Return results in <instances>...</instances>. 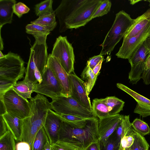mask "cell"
Listing matches in <instances>:
<instances>
[{"label":"cell","mask_w":150,"mask_h":150,"mask_svg":"<svg viewBox=\"0 0 150 150\" xmlns=\"http://www.w3.org/2000/svg\"><path fill=\"white\" fill-rule=\"evenodd\" d=\"M120 141L116 136L114 132L108 138L105 144L100 146V150H119Z\"/></svg>","instance_id":"33"},{"label":"cell","mask_w":150,"mask_h":150,"mask_svg":"<svg viewBox=\"0 0 150 150\" xmlns=\"http://www.w3.org/2000/svg\"><path fill=\"white\" fill-rule=\"evenodd\" d=\"M122 115L119 114L99 119L98 131L100 146H104L117 127Z\"/></svg>","instance_id":"14"},{"label":"cell","mask_w":150,"mask_h":150,"mask_svg":"<svg viewBox=\"0 0 150 150\" xmlns=\"http://www.w3.org/2000/svg\"><path fill=\"white\" fill-rule=\"evenodd\" d=\"M84 150H100L99 139L91 143Z\"/></svg>","instance_id":"43"},{"label":"cell","mask_w":150,"mask_h":150,"mask_svg":"<svg viewBox=\"0 0 150 150\" xmlns=\"http://www.w3.org/2000/svg\"><path fill=\"white\" fill-rule=\"evenodd\" d=\"M116 86L118 88L130 96L137 102L134 111V113L139 114L143 117L150 116V100L122 84L118 83Z\"/></svg>","instance_id":"17"},{"label":"cell","mask_w":150,"mask_h":150,"mask_svg":"<svg viewBox=\"0 0 150 150\" xmlns=\"http://www.w3.org/2000/svg\"><path fill=\"white\" fill-rule=\"evenodd\" d=\"M16 141H21L23 120L7 112L2 115Z\"/></svg>","instance_id":"19"},{"label":"cell","mask_w":150,"mask_h":150,"mask_svg":"<svg viewBox=\"0 0 150 150\" xmlns=\"http://www.w3.org/2000/svg\"><path fill=\"white\" fill-rule=\"evenodd\" d=\"M16 83L7 80L0 79V97L12 87Z\"/></svg>","instance_id":"38"},{"label":"cell","mask_w":150,"mask_h":150,"mask_svg":"<svg viewBox=\"0 0 150 150\" xmlns=\"http://www.w3.org/2000/svg\"><path fill=\"white\" fill-rule=\"evenodd\" d=\"M62 121L57 113L49 109L47 111L44 127L51 145L57 143Z\"/></svg>","instance_id":"16"},{"label":"cell","mask_w":150,"mask_h":150,"mask_svg":"<svg viewBox=\"0 0 150 150\" xmlns=\"http://www.w3.org/2000/svg\"><path fill=\"white\" fill-rule=\"evenodd\" d=\"M129 115H122L120 122L114 132L121 141L122 138L126 135L132 128Z\"/></svg>","instance_id":"24"},{"label":"cell","mask_w":150,"mask_h":150,"mask_svg":"<svg viewBox=\"0 0 150 150\" xmlns=\"http://www.w3.org/2000/svg\"><path fill=\"white\" fill-rule=\"evenodd\" d=\"M62 90L60 83L47 64L42 75V81L34 85L33 92L45 95L53 100L62 96Z\"/></svg>","instance_id":"10"},{"label":"cell","mask_w":150,"mask_h":150,"mask_svg":"<svg viewBox=\"0 0 150 150\" xmlns=\"http://www.w3.org/2000/svg\"><path fill=\"white\" fill-rule=\"evenodd\" d=\"M50 109L59 114L73 115L85 118L96 117L91 112L80 104L71 96H60L50 103Z\"/></svg>","instance_id":"6"},{"label":"cell","mask_w":150,"mask_h":150,"mask_svg":"<svg viewBox=\"0 0 150 150\" xmlns=\"http://www.w3.org/2000/svg\"><path fill=\"white\" fill-rule=\"evenodd\" d=\"M150 35V22L142 31L132 37L123 38L119 51L116 54L118 58L128 59L134 51Z\"/></svg>","instance_id":"12"},{"label":"cell","mask_w":150,"mask_h":150,"mask_svg":"<svg viewBox=\"0 0 150 150\" xmlns=\"http://www.w3.org/2000/svg\"><path fill=\"white\" fill-rule=\"evenodd\" d=\"M35 84L30 81L24 79L22 81L17 82L12 88L19 95L27 100L32 98L31 95L33 92Z\"/></svg>","instance_id":"21"},{"label":"cell","mask_w":150,"mask_h":150,"mask_svg":"<svg viewBox=\"0 0 150 150\" xmlns=\"http://www.w3.org/2000/svg\"><path fill=\"white\" fill-rule=\"evenodd\" d=\"M134 140L129 150H147L149 145L145 138L135 130L134 134Z\"/></svg>","instance_id":"29"},{"label":"cell","mask_w":150,"mask_h":150,"mask_svg":"<svg viewBox=\"0 0 150 150\" xmlns=\"http://www.w3.org/2000/svg\"><path fill=\"white\" fill-rule=\"evenodd\" d=\"M133 128L142 136H144L150 133V128L146 122L136 118L131 123Z\"/></svg>","instance_id":"32"},{"label":"cell","mask_w":150,"mask_h":150,"mask_svg":"<svg viewBox=\"0 0 150 150\" xmlns=\"http://www.w3.org/2000/svg\"><path fill=\"white\" fill-rule=\"evenodd\" d=\"M134 19L123 10L116 14L115 20L111 28L107 34L103 42L99 55L108 54L113 51L115 46L123 38L133 24Z\"/></svg>","instance_id":"4"},{"label":"cell","mask_w":150,"mask_h":150,"mask_svg":"<svg viewBox=\"0 0 150 150\" xmlns=\"http://www.w3.org/2000/svg\"><path fill=\"white\" fill-rule=\"evenodd\" d=\"M51 54L57 59L68 74L74 72V49L66 36L60 35L56 38Z\"/></svg>","instance_id":"8"},{"label":"cell","mask_w":150,"mask_h":150,"mask_svg":"<svg viewBox=\"0 0 150 150\" xmlns=\"http://www.w3.org/2000/svg\"><path fill=\"white\" fill-rule=\"evenodd\" d=\"M47 64L60 83L62 90V96L66 97L71 96V88L69 74L61 66L57 59L51 54L48 57Z\"/></svg>","instance_id":"15"},{"label":"cell","mask_w":150,"mask_h":150,"mask_svg":"<svg viewBox=\"0 0 150 150\" xmlns=\"http://www.w3.org/2000/svg\"><path fill=\"white\" fill-rule=\"evenodd\" d=\"M98 122L97 117L89 118L84 127L78 128L62 121L58 141L69 144L79 150H84L91 143L99 140Z\"/></svg>","instance_id":"2"},{"label":"cell","mask_w":150,"mask_h":150,"mask_svg":"<svg viewBox=\"0 0 150 150\" xmlns=\"http://www.w3.org/2000/svg\"><path fill=\"white\" fill-rule=\"evenodd\" d=\"M112 3L109 0H104L94 13L92 19L97 17L103 16L107 14L110 11Z\"/></svg>","instance_id":"35"},{"label":"cell","mask_w":150,"mask_h":150,"mask_svg":"<svg viewBox=\"0 0 150 150\" xmlns=\"http://www.w3.org/2000/svg\"><path fill=\"white\" fill-rule=\"evenodd\" d=\"M6 112L23 120L30 115L29 102L21 97L12 88L0 97Z\"/></svg>","instance_id":"7"},{"label":"cell","mask_w":150,"mask_h":150,"mask_svg":"<svg viewBox=\"0 0 150 150\" xmlns=\"http://www.w3.org/2000/svg\"><path fill=\"white\" fill-rule=\"evenodd\" d=\"M15 139L9 130L0 137V150H15Z\"/></svg>","instance_id":"28"},{"label":"cell","mask_w":150,"mask_h":150,"mask_svg":"<svg viewBox=\"0 0 150 150\" xmlns=\"http://www.w3.org/2000/svg\"><path fill=\"white\" fill-rule=\"evenodd\" d=\"M43 150H53L49 140H47Z\"/></svg>","instance_id":"46"},{"label":"cell","mask_w":150,"mask_h":150,"mask_svg":"<svg viewBox=\"0 0 150 150\" xmlns=\"http://www.w3.org/2000/svg\"><path fill=\"white\" fill-rule=\"evenodd\" d=\"M9 131L7 125L2 115H0V137Z\"/></svg>","instance_id":"42"},{"label":"cell","mask_w":150,"mask_h":150,"mask_svg":"<svg viewBox=\"0 0 150 150\" xmlns=\"http://www.w3.org/2000/svg\"><path fill=\"white\" fill-rule=\"evenodd\" d=\"M103 0H62L54 11L59 23V31L85 26L92 17Z\"/></svg>","instance_id":"1"},{"label":"cell","mask_w":150,"mask_h":150,"mask_svg":"<svg viewBox=\"0 0 150 150\" xmlns=\"http://www.w3.org/2000/svg\"><path fill=\"white\" fill-rule=\"evenodd\" d=\"M142 79L145 84H150V53L145 62Z\"/></svg>","instance_id":"36"},{"label":"cell","mask_w":150,"mask_h":150,"mask_svg":"<svg viewBox=\"0 0 150 150\" xmlns=\"http://www.w3.org/2000/svg\"><path fill=\"white\" fill-rule=\"evenodd\" d=\"M49 140L44 127L38 131L36 136L33 146V150H43Z\"/></svg>","instance_id":"30"},{"label":"cell","mask_w":150,"mask_h":150,"mask_svg":"<svg viewBox=\"0 0 150 150\" xmlns=\"http://www.w3.org/2000/svg\"><path fill=\"white\" fill-rule=\"evenodd\" d=\"M144 43L146 48L150 53V35L144 41Z\"/></svg>","instance_id":"45"},{"label":"cell","mask_w":150,"mask_h":150,"mask_svg":"<svg viewBox=\"0 0 150 150\" xmlns=\"http://www.w3.org/2000/svg\"><path fill=\"white\" fill-rule=\"evenodd\" d=\"M0 50L1 51V50H3V49L4 46H3V41L2 38L1 37V29H0Z\"/></svg>","instance_id":"47"},{"label":"cell","mask_w":150,"mask_h":150,"mask_svg":"<svg viewBox=\"0 0 150 150\" xmlns=\"http://www.w3.org/2000/svg\"><path fill=\"white\" fill-rule=\"evenodd\" d=\"M103 60H101L92 70L93 72L96 75L98 76L100 74V71L101 68Z\"/></svg>","instance_id":"44"},{"label":"cell","mask_w":150,"mask_h":150,"mask_svg":"<svg viewBox=\"0 0 150 150\" xmlns=\"http://www.w3.org/2000/svg\"><path fill=\"white\" fill-rule=\"evenodd\" d=\"M5 56V55H4L2 52L1 51H0V58H1L4 57Z\"/></svg>","instance_id":"49"},{"label":"cell","mask_w":150,"mask_h":150,"mask_svg":"<svg viewBox=\"0 0 150 150\" xmlns=\"http://www.w3.org/2000/svg\"><path fill=\"white\" fill-rule=\"evenodd\" d=\"M51 145L53 150H79L77 148L62 142L58 141Z\"/></svg>","instance_id":"39"},{"label":"cell","mask_w":150,"mask_h":150,"mask_svg":"<svg viewBox=\"0 0 150 150\" xmlns=\"http://www.w3.org/2000/svg\"><path fill=\"white\" fill-rule=\"evenodd\" d=\"M26 33L34 36L43 34L49 35L50 31L44 26L35 23L28 24L25 27Z\"/></svg>","instance_id":"31"},{"label":"cell","mask_w":150,"mask_h":150,"mask_svg":"<svg viewBox=\"0 0 150 150\" xmlns=\"http://www.w3.org/2000/svg\"><path fill=\"white\" fill-rule=\"evenodd\" d=\"M147 150H149V149Z\"/></svg>","instance_id":"51"},{"label":"cell","mask_w":150,"mask_h":150,"mask_svg":"<svg viewBox=\"0 0 150 150\" xmlns=\"http://www.w3.org/2000/svg\"><path fill=\"white\" fill-rule=\"evenodd\" d=\"M24 62L17 54L10 52L0 58V79L16 83L25 71Z\"/></svg>","instance_id":"5"},{"label":"cell","mask_w":150,"mask_h":150,"mask_svg":"<svg viewBox=\"0 0 150 150\" xmlns=\"http://www.w3.org/2000/svg\"><path fill=\"white\" fill-rule=\"evenodd\" d=\"M149 53L143 42L128 59L131 67L128 76L131 83L136 84L142 79L145 62Z\"/></svg>","instance_id":"11"},{"label":"cell","mask_w":150,"mask_h":150,"mask_svg":"<svg viewBox=\"0 0 150 150\" xmlns=\"http://www.w3.org/2000/svg\"><path fill=\"white\" fill-rule=\"evenodd\" d=\"M15 0H0V29L5 24L12 22Z\"/></svg>","instance_id":"20"},{"label":"cell","mask_w":150,"mask_h":150,"mask_svg":"<svg viewBox=\"0 0 150 150\" xmlns=\"http://www.w3.org/2000/svg\"><path fill=\"white\" fill-rule=\"evenodd\" d=\"M103 56L100 55L94 56L89 58L87 61L86 66H89L92 70L102 59H104Z\"/></svg>","instance_id":"40"},{"label":"cell","mask_w":150,"mask_h":150,"mask_svg":"<svg viewBox=\"0 0 150 150\" xmlns=\"http://www.w3.org/2000/svg\"><path fill=\"white\" fill-rule=\"evenodd\" d=\"M81 76V79L85 82L87 93L89 95L98 76L95 74L92 69L87 66L83 69Z\"/></svg>","instance_id":"23"},{"label":"cell","mask_w":150,"mask_h":150,"mask_svg":"<svg viewBox=\"0 0 150 150\" xmlns=\"http://www.w3.org/2000/svg\"><path fill=\"white\" fill-rule=\"evenodd\" d=\"M125 102L115 96L95 98L92 102V112L99 119L119 114L123 110Z\"/></svg>","instance_id":"9"},{"label":"cell","mask_w":150,"mask_h":150,"mask_svg":"<svg viewBox=\"0 0 150 150\" xmlns=\"http://www.w3.org/2000/svg\"><path fill=\"white\" fill-rule=\"evenodd\" d=\"M54 11L51 14L40 17L35 20L30 22L31 23L38 24L52 31L56 27L57 22L56 20Z\"/></svg>","instance_id":"25"},{"label":"cell","mask_w":150,"mask_h":150,"mask_svg":"<svg viewBox=\"0 0 150 150\" xmlns=\"http://www.w3.org/2000/svg\"><path fill=\"white\" fill-rule=\"evenodd\" d=\"M142 0H129V2L132 5H133L138 2L139 1H142Z\"/></svg>","instance_id":"48"},{"label":"cell","mask_w":150,"mask_h":150,"mask_svg":"<svg viewBox=\"0 0 150 150\" xmlns=\"http://www.w3.org/2000/svg\"><path fill=\"white\" fill-rule=\"evenodd\" d=\"M30 8L25 4L21 2L16 4L13 7V13L18 18H20L23 14L28 13Z\"/></svg>","instance_id":"37"},{"label":"cell","mask_w":150,"mask_h":150,"mask_svg":"<svg viewBox=\"0 0 150 150\" xmlns=\"http://www.w3.org/2000/svg\"><path fill=\"white\" fill-rule=\"evenodd\" d=\"M134 129L132 128L126 136L122 138L119 150H129L134 142Z\"/></svg>","instance_id":"34"},{"label":"cell","mask_w":150,"mask_h":150,"mask_svg":"<svg viewBox=\"0 0 150 150\" xmlns=\"http://www.w3.org/2000/svg\"><path fill=\"white\" fill-rule=\"evenodd\" d=\"M48 35L34 36L35 41L30 49L24 79L30 81L35 84L37 83L38 82L35 77L34 70L36 69H38L42 75L47 64L48 55L46 40Z\"/></svg>","instance_id":"3"},{"label":"cell","mask_w":150,"mask_h":150,"mask_svg":"<svg viewBox=\"0 0 150 150\" xmlns=\"http://www.w3.org/2000/svg\"><path fill=\"white\" fill-rule=\"evenodd\" d=\"M53 1L46 0L36 4L35 7L36 15L39 17L50 15L54 12L52 8Z\"/></svg>","instance_id":"27"},{"label":"cell","mask_w":150,"mask_h":150,"mask_svg":"<svg viewBox=\"0 0 150 150\" xmlns=\"http://www.w3.org/2000/svg\"><path fill=\"white\" fill-rule=\"evenodd\" d=\"M148 1L149 3V6H150V0H148L146 1Z\"/></svg>","instance_id":"50"},{"label":"cell","mask_w":150,"mask_h":150,"mask_svg":"<svg viewBox=\"0 0 150 150\" xmlns=\"http://www.w3.org/2000/svg\"><path fill=\"white\" fill-rule=\"evenodd\" d=\"M71 88V96L84 108L92 112L90 98L88 95L85 82L74 72L69 74Z\"/></svg>","instance_id":"13"},{"label":"cell","mask_w":150,"mask_h":150,"mask_svg":"<svg viewBox=\"0 0 150 150\" xmlns=\"http://www.w3.org/2000/svg\"><path fill=\"white\" fill-rule=\"evenodd\" d=\"M150 22V8L134 19V22L127 31L123 38L132 37L138 34Z\"/></svg>","instance_id":"18"},{"label":"cell","mask_w":150,"mask_h":150,"mask_svg":"<svg viewBox=\"0 0 150 150\" xmlns=\"http://www.w3.org/2000/svg\"><path fill=\"white\" fill-rule=\"evenodd\" d=\"M57 114L63 122L78 128L84 127L86 125L88 119L71 115Z\"/></svg>","instance_id":"26"},{"label":"cell","mask_w":150,"mask_h":150,"mask_svg":"<svg viewBox=\"0 0 150 150\" xmlns=\"http://www.w3.org/2000/svg\"><path fill=\"white\" fill-rule=\"evenodd\" d=\"M39 129L23 120L21 141L28 143L33 147L36 136Z\"/></svg>","instance_id":"22"},{"label":"cell","mask_w":150,"mask_h":150,"mask_svg":"<svg viewBox=\"0 0 150 150\" xmlns=\"http://www.w3.org/2000/svg\"><path fill=\"white\" fill-rule=\"evenodd\" d=\"M15 150H33V147L26 142L16 140Z\"/></svg>","instance_id":"41"}]
</instances>
